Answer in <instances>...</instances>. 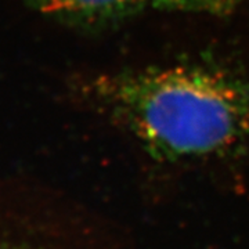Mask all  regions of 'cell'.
I'll use <instances>...</instances> for the list:
<instances>
[{"label": "cell", "mask_w": 249, "mask_h": 249, "mask_svg": "<svg viewBox=\"0 0 249 249\" xmlns=\"http://www.w3.org/2000/svg\"><path fill=\"white\" fill-rule=\"evenodd\" d=\"M94 106L158 160H249V80L186 61L103 73Z\"/></svg>", "instance_id": "6da1fadb"}, {"label": "cell", "mask_w": 249, "mask_h": 249, "mask_svg": "<svg viewBox=\"0 0 249 249\" xmlns=\"http://www.w3.org/2000/svg\"><path fill=\"white\" fill-rule=\"evenodd\" d=\"M79 222L35 187L0 178V249H88Z\"/></svg>", "instance_id": "7a4b0ae2"}, {"label": "cell", "mask_w": 249, "mask_h": 249, "mask_svg": "<svg viewBox=\"0 0 249 249\" xmlns=\"http://www.w3.org/2000/svg\"><path fill=\"white\" fill-rule=\"evenodd\" d=\"M47 17L76 27H101L145 13H188L222 17L235 0H27Z\"/></svg>", "instance_id": "3957f363"}]
</instances>
